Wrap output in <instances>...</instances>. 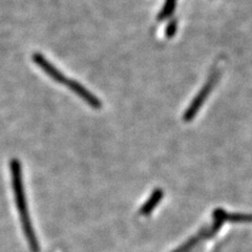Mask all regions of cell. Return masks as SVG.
I'll return each mask as SVG.
<instances>
[{
	"instance_id": "cell-1",
	"label": "cell",
	"mask_w": 252,
	"mask_h": 252,
	"mask_svg": "<svg viewBox=\"0 0 252 252\" xmlns=\"http://www.w3.org/2000/svg\"><path fill=\"white\" fill-rule=\"evenodd\" d=\"M10 166H11L12 185H13V191L15 195L16 206L18 208L23 232L26 234V238L29 242L31 250L33 252H39V244L36 238L35 231L33 229V226H32V222H31L29 210H28L27 198H26L25 188H23V183H22L20 162L17 159H13L11 161Z\"/></svg>"
},
{
	"instance_id": "cell-2",
	"label": "cell",
	"mask_w": 252,
	"mask_h": 252,
	"mask_svg": "<svg viewBox=\"0 0 252 252\" xmlns=\"http://www.w3.org/2000/svg\"><path fill=\"white\" fill-rule=\"evenodd\" d=\"M219 77H220L219 72H214L211 74V76L209 77L206 83H205V85L201 89V91L198 93V94H196L194 99L191 101V103L189 104V106L187 107L186 112L183 115L184 122H190L194 119V117L196 116V114L199 113V110L205 103V101H206L210 93L212 92V90H214Z\"/></svg>"
},
{
	"instance_id": "cell-3",
	"label": "cell",
	"mask_w": 252,
	"mask_h": 252,
	"mask_svg": "<svg viewBox=\"0 0 252 252\" xmlns=\"http://www.w3.org/2000/svg\"><path fill=\"white\" fill-rule=\"evenodd\" d=\"M223 223L224 222L220 219L214 218V223H212L210 226L202 228L198 233L191 236V238L187 242L182 244V245L173 250L172 252H188L189 250H191L192 248L198 246L201 242L203 243L205 241L212 239L220 231V228H222Z\"/></svg>"
},
{
	"instance_id": "cell-4",
	"label": "cell",
	"mask_w": 252,
	"mask_h": 252,
	"mask_svg": "<svg viewBox=\"0 0 252 252\" xmlns=\"http://www.w3.org/2000/svg\"><path fill=\"white\" fill-rule=\"evenodd\" d=\"M65 85H67L68 88L72 90L75 94H77L79 97L82 98L86 103L89 105H91L94 108H100L102 107V103L101 101L94 96V94H92L88 89H85L83 85H81L78 81L75 80H66Z\"/></svg>"
},
{
	"instance_id": "cell-5",
	"label": "cell",
	"mask_w": 252,
	"mask_h": 252,
	"mask_svg": "<svg viewBox=\"0 0 252 252\" xmlns=\"http://www.w3.org/2000/svg\"><path fill=\"white\" fill-rule=\"evenodd\" d=\"M33 60L37 65L40 66L47 75H49L52 79H54L55 81H57L59 83H65L66 82L67 79L65 78V76L63 75L59 69L55 67V65L52 64V63L49 60H47L43 56V55L39 54V53L34 54L33 55Z\"/></svg>"
},
{
	"instance_id": "cell-6",
	"label": "cell",
	"mask_w": 252,
	"mask_h": 252,
	"mask_svg": "<svg viewBox=\"0 0 252 252\" xmlns=\"http://www.w3.org/2000/svg\"><path fill=\"white\" fill-rule=\"evenodd\" d=\"M214 218H219L225 222L232 223H252V215L249 214H229L222 208H217L214 211Z\"/></svg>"
},
{
	"instance_id": "cell-7",
	"label": "cell",
	"mask_w": 252,
	"mask_h": 252,
	"mask_svg": "<svg viewBox=\"0 0 252 252\" xmlns=\"http://www.w3.org/2000/svg\"><path fill=\"white\" fill-rule=\"evenodd\" d=\"M164 196V191L161 188H157L153 191L151 196L147 199L144 205H142L139 212L141 216H148L154 211V209L157 207V205L161 202Z\"/></svg>"
},
{
	"instance_id": "cell-8",
	"label": "cell",
	"mask_w": 252,
	"mask_h": 252,
	"mask_svg": "<svg viewBox=\"0 0 252 252\" xmlns=\"http://www.w3.org/2000/svg\"><path fill=\"white\" fill-rule=\"evenodd\" d=\"M176 3H177V0H165L163 7H162V11L160 12L159 15H158V20L162 21L164 19L168 18L169 16L172 14L173 10H175Z\"/></svg>"
},
{
	"instance_id": "cell-9",
	"label": "cell",
	"mask_w": 252,
	"mask_h": 252,
	"mask_svg": "<svg viewBox=\"0 0 252 252\" xmlns=\"http://www.w3.org/2000/svg\"><path fill=\"white\" fill-rule=\"evenodd\" d=\"M177 22L176 21H171L168 27L166 28V31H165V33H166V37L167 38H171L173 35L176 34L177 32Z\"/></svg>"
}]
</instances>
